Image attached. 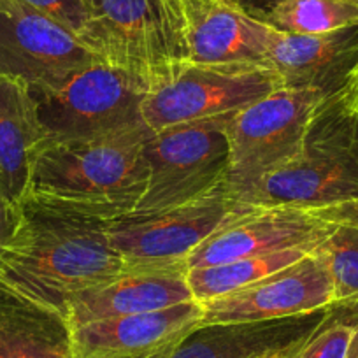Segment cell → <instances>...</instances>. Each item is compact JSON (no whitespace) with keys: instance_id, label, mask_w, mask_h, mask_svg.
Segmentation results:
<instances>
[{"instance_id":"6da1fadb","label":"cell","mask_w":358,"mask_h":358,"mask_svg":"<svg viewBox=\"0 0 358 358\" xmlns=\"http://www.w3.org/2000/svg\"><path fill=\"white\" fill-rule=\"evenodd\" d=\"M15 236L0 255V280L65 316L76 294L125 273L109 222L23 197Z\"/></svg>"},{"instance_id":"7a4b0ae2","label":"cell","mask_w":358,"mask_h":358,"mask_svg":"<svg viewBox=\"0 0 358 358\" xmlns=\"http://www.w3.org/2000/svg\"><path fill=\"white\" fill-rule=\"evenodd\" d=\"M148 125L94 139L43 141L25 197L115 222L130 215L148 183Z\"/></svg>"},{"instance_id":"3957f363","label":"cell","mask_w":358,"mask_h":358,"mask_svg":"<svg viewBox=\"0 0 358 358\" xmlns=\"http://www.w3.org/2000/svg\"><path fill=\"white\" fill-rule=\"evenodd\" d=\"M358 199V106L348 88L313 115L299 157L248 199L258 208L320 209Z\"/></svg>"},{"instance_id":"277c9868","label":"cell","mask_w":358,"mask_h":358,"mask_svg":"<svg viewBox=\"0 0 358 358\" xmlns=\"http://www.w3.org/2000/svg\"><path fill=\"white\" fill-rule=\"evenodd\" d=\"M325 99L316 90L280 88L234 113L227 123V192L236 201L246 204L268 176L299 157L309 122Z\"/></svg>"},{"instance_id":"5b68a950","label":"cell","mask_w":358,"mask_h":358,"mask_svg":"<svg viewBox=\"0 0 358 358\" xmlns=\"http://www.w3.org/2000/svg\"><path fill=\"white\" fill-rule=\"evenodd\" d=\"M234 113L167 127L144 144L148 183L134 213L188 204L227 188L230 146L227 123Z\"/></svg>"},{"instance_id":"8992f818","label":"cell","mask_w":358,"mask_h":358,"mask_svg":"<svg viewBox=\"0 0 358 358\" xmlns=\"http://www.w3.org/2000/svg\"><path fill=\"white\" fill-rule=\"evenodd\" d=\"M88 22L79 41L104 64L148 83L183 60L181 29L162 0H83Z\"/></svg>"},{"instance_id":"52a82bcc","label":"cell","mask_w":358,"mask_h":358,"mask_svg":"<svg viewBox=\"0 0 358 358\" xmlns=\"http://www.w3.org/2000/svg\"><path fill=\"white\" fill-rule=\"evenodd\" d=\"M283 88L267 65H211L179 60L148 88L143 120L153 132L237 113Z\"/></svg>"},{"instance_id":"ba28073f","label":"cell","mask_w":358,"mask_h":358,"mask_svg":"<svg viewBox=\"0 0 358 358\" xmlns=\"http://www.w3.org/2000/svg\"><path fill=\"white\" fill-rule=\"evenodd\" d=\"M44 141L94 139L146 125L148 83L99 62L55 92H32Z\"/></svg>"},{"instance_id":"9c48e42d","label":"cell","mask_w":358,"mask_h":358,"mask_svg":"<svg viewBox=\"0 0 358 358\" xmlns=\"http://www.w3.org/2000/svg\"><path fill=\"white\" fill-rule=\"evenodd\" d=\"M255 208L236 201L222 188L183 206L122 216L109 223V237L127 271L187 268L185 262L195 248Z\"/></svg>"},{"instance_id":"30bf717a","label":"cell","mask_w":358,"mask_h":358,"mask_svg":"<svg viewBox=\"0 0 358 358\" xmlns=\"http://www.w3.org/2000/svg\"><path fill=\"white\" fill-rule=\"evenodd\" d=\"M99 62L64 25L23 0H0V76L55 92Z\"/></svg>"},{"instance_id":"8fae6325","label":"cell","mask_w":358,"mask_h":358,"mask_svg":"<svg viewBox=\"0 0 358 358\" xmlns=\"http://www.w3.org/2000/svg\"><path fill=\"white\" fill-rule=\"evenodd\" d=\"M201 304V327L267 322L332 309L334 287L325 264L309 253L257 283Z\"/></svg>"},{"instance_id":"7c38bea8","label":"cell","mask_w":358,"mask_h":358,"mask_svg":"<svg viewBox=\"0 0 358 358\" xmlns=\"http://www.w3.org/2000/svg\"><path fill=\"white\" fill-rule=\"evenodd\" d=\"M330 229L332 223L316 218L309 209L257 206L251 213L209 236L188 255L185 265L195 268L276 251H313Z\"/></svg>"},{"instance_id":"4fadbf2b","label":"cell","mask_w":358,"mask_h":358,"mask_svg":"<svg viewBox=\"0 0 358 358\" xmlns=\"http://www.w3.org/2000/svg\"><path fill=\"white\" fill-rule=\"evenodd\" d=\"M201 323V302H185L72 327V350L74 358H144L176 346Z\"/></svg>"},{"instance_id":"5bb4252c","label":"cell","mask_w":358,"mask_h":358,"mask_svg":"<svg viewBox=\"0 0 358 358\" xmlns=\"http://www.w3.org/2000/svg\"><path fill=\"white\" fill-rule=\"evenodd\" d=\"M267 65L283 88H309L330 97L351 83L358 67V25L315 36L278 30Z\"/></svg>"},{"instance_id":"9a60e30c","label":"cell","mask_w":358,"mask_h":358,"mask_svg":"<svg viewBox=\"0 0 358 358\" xmlns=\"http://www.w3.org/2000/svg\"><path fill=\"white\" fill-rule=\"evenodd\" d=\"M187 268L125 271L120 276L79 292L69 301V327L120 316L158 311L195 301L187 280Z\"/></svg>"},{"instance_id":"2e32d148","label":"cell","mask_w":358,"mask_h":358,"mask_svg":"<svg viewBox=\"0 0 358 358\" xmlns=\"http://www.w3.org/2000/svg\"><path fill=\"white\" fill-rule=\"evenodd\" d=\"M330 309L267 322L206 325L169 348L165 358H276L304 343Z\"/></svg>"},{"instance_id":"e0dca14e","label":"cell","mask_w":358,"mask_h":358,"mask_svg":"<svg viewBox=\"0 0 358 358\" xmlns=\"http://www.w3.org/2000/svg\"><path fill=\"white\" fill-rule=\"evenodd\" d=\"M276 34V29L229 0L188 22L183 32V60L211 65H267Z\"/></svg>"},{"instance_id":"ac0fdd59","label":"cell","mask_w":358,"mask_h":358,"mask_svg":"<svg viewBox=\"0 0 358 358\" xmlns=\"http://www.w3.org/2000/svg\"><path fill=\"white\" fill-rule=\"evenodd\" d=\"M44 130L30 88L0 76V190L20 204L29 188Z\"/></svg>"},{"instance_id":"d6986e66","label":"cell","mask_w":358,"mask_h":358,"mask_svg":"<svg viewBox=\"0 0 358 358\" xmlns=\"http://www.w3.org/2000/svg\"><path fill=\"white\" fill-rule=\"evenodd\" d=\"M0 358H74L65 316L0 280Z\"/></svg>"},{"instance_id":"ffe728a7","label":"cell","mask_w":358,"mask_h":358,"mask_svg":"<svg viewBox=\"0 0 358 358\" xmlns=\"http://www.w3.org/2000/svg\"><path fill=\"white\" fill-rule=\"evenodd\" d=\"M309 253H311L309 250H287L239 258V260L208 265V267L188 268L187 280L195 301L206 302L257 283L273 273L295 264Z\"/></svg>"},{"instance_id":"44dd1931","label":"cell","mask_w":358,"mask_h":358,"mask_svg":"<svg viewBox=\"0 0 358 358\" xmlns=\"http://www.w3.org/2000/svg\"><path fill=\"white\" fill-rule=\"evenodd\" d=\"M262 22L295 36L334 32L358 25V0H287Z\"/></svg>"},{"instance_id":"7402d4cb","label":"cell","mask_w":358,"mask_h":358,"mask_svg":"<svg viewBox=\"0 0 358 358\" xmlns=\"http://www.w3.org/2000/svg\"><path fill=\"white\" fill-rule=\"evenodd\" d=\"M325 264L334 287L332 309L358 313V229L336 225L311 251Z\"/></svg>"},{"instance_id":"603a6c76","label":"cell","mask_w":358,"mask_h":358,"mask_svg":"<svg viewBox=\"0 0 358 358\" xmlns=\"http://www.w3.org/2000/svg\"><path fill=\"white\" fill-rule=\"evenodd\" d=\"M341 311L343 315H336V309H330L318 329L281 358H346L357 329L358 313L346 309Z\"/></svg>"},{"instance_id":"cb8c5ba5","label":"cell","mask_w":358,"mask_h":358,"mask_svg":"<svg viewBox=\"0 0 358 358\" xmlns=\"http://www.w3.org/2000/svg\"><path fill=\"white\" fill-rule=\"evenodd\" d=\"M48 18L64 25L76 36H81L88 22V11L83 0H23Z\"/></svg>"},{"instance_id":"d4e9b609","label":"cell","mask_w":358,"mask_h":358,"mask_svg":"<svg viewBox=\"0 0 358 358\" xmlns=\"http://www.w3.org/2000/svg\"><path fill=\"white\" fill-rule=\"evenodd\" d=\"M162 2L169 9V13L174 16L179 29H181V48H183V32L187 29L188 22L197 18L206 9L222 4V2H229V0H162Z\"/></svg>"},{"instance_id":"484cf974","label":"cell","mask_w":358,"mask_h":358,"mask_svg":"<svg viewBox=\"0 0 358 358\" xmlns=\"http://www.w3.org/2000/svg\"><path fill=\"white\" fill-rule=\"evenodd\" d=\"M311 213L323 222L336 223V225H350L358 229V199L343 202V204L329 206V208L311 209Z\"/></svg>"},{"instance_id":"4316f807","label":"cell","mask_w":358,"mask_h":358,"mask_svg":"<svg viewBox=\"0 0 358 358\" xmlns=\"http://www.w3.org/2000/svg\"><path fill=\"white\" fill-rule=\"evenodd\" d=\"M20 208L18 204L9 201L2 190H0V255L6 250L9 241L15 236V230L18 227Z\"/></svg>"},{"instance_id":"83f0119b","label":"cell","mask_w":358,"mask_h":358,"mask_svg":"<svg viewBox=\"0 0 358 358\" xmlns=\"http://www.w3.org/2000/svg\"><path fill=\"white\" fill-rule=\"evenodd\" d=\"M287 0H234L237 8L243 9L250 16L257 20H264L276 6L283 4Z\"/></svg>"},{"instance_id":"f1b7e54d","label":"cell","mask_w":358,"mask_h":358,"mask_svg":"<svg viewBox=\"0 0 358 358\" xmlns=\"http://www.w3.org/2000/svg\"><path fill=\"white\" fill-rule=\"evenodd\" d=\"M348 92H350V95H351V99H353L355 104L358 106V67H357V71H355L353 78H351V83L348 85Z\"/></svg>"},{"instance_id":"f546056e","label":"cell","mask_w":358,"mask_h":358,"mask_svg":"<svg viewBox=\"0 0 358 358\" xmlns=\"http://www.w3.org/2000/svg\"><path fill=\"white\" fill-rule=\"evenodd\" d=\"M346 358H358V323H357V329H355L353 339H351L350 348H348Z\"/></svg>"},{"instance_id":"4dcf8cb0","label":"cell","mask_w":358,"mask_h":358,"mask_svg":"<svg viewBox=\"0 0 358 358\" xmlns=\"http://www.w3.org/2000/svg\"><path fill=\"white\" fill-rule=\"evenodd\" d=\"M165 355H167V350L160 351V353H155V355H150V357H144V358H165Z\"/></svg>"},{"instance_id":"1f68e13d","label":"cell","mask_w":358,"mask_h":358,"mask_svg":"<svg viewBox=\"0 0 358 358\" xmlns=\"http://www.w3.org/2000/svg\"><path fill=\"white\" fill-rule=\"evenodd\" d=\"M276 358H281V357H276Z\"/></svg>"}]
</instances>
